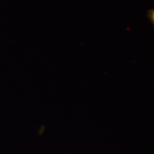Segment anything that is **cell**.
I'll use <instances>...</instances> for the list:
<instances>
[{
  "label": "cell",
  "mask_w": 154,
  "mask_h": 154,
  "mask_svg": "<svg viewBox=\"0 0 154 154\" xmlns=\"http://www.w3.org/2000/svg\"><path fill=\"white\" fill-rule=\"evenodd\" d=\"M147 18L154 26V9H150L147 12Z\"/></svg>",
  "instance_id": "cell-1"
}]
</instances>
